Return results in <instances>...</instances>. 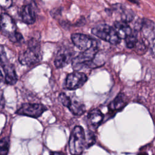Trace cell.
<instances>
[{
    "label": "cell",
    "mask_w": 155,
    "mask_h": 155,
    "mask_svg": "<svg viewBox=\"0 0 155 155\" xmlns=\"http://www.w3.org/2000/svg\"><path fill=\"white\" fill-rule=\"evenodd\" d=\"M28 44V48L19 56V62L25 65L35 64L41 59L39 43L36 41L31 39Z\"/></svg>",
    "instance_id": "3957f363"
},
{
    "label": "cell",
    "mask_w": 155,
    "mask_h": 155,
    "mask_svg": "<svg viewBox=\"0 0 155 155\" xmlns=\"http://www.w3.org/2000/svg\"><path fill=\"white\" fill-rule=\"evenodd\" d=\"M74 51L71 48L63 47L58 51L55 59L54 65L56 68H60L66 66L73 59Z\"/></svg>",
    "instance_id": "ba28073f"
},
{
    "label": "cell",
    "mask_w": 155,
    "mask_h": 155,
    "mask_svg": "<svg viewBox=\"0 0 155 155\" xmlns=\"http://www.w3.org/2000/svg\"><path fill=\"white\" fill-rule=\"evenodd\" d=\"M69 150L72 155H81L85 148V131L81 126H76L71 133Z\"/></svg>",
    "instance_id": "7a4b0ae2"
},
{
    "label": "cell",
    "mask_w": 155,
    "mask_h": 155,
    "mask_svg": "<svg viewBox=\"0 0 155 155\" xmlns=\"http://www.w3.org/2000/svg\"><path fill=\"white\" fill-rule=\"evenodd\" d=\"M9 150V141L7 137L0 140V155H7Z\"/></svg>",
    "instance_id": "ac0fdd59"
},
{
    "label": "cell",
    "mask_w": 155,
    "mask_h": 155,
    "mask_svg": "<svg viewBox=\"0 0 155 155\" xmlns=\"http://www.w3.org/2000/svg\"><path fill=\"white\" fill-rule=\"evenodd\" d=\"M47 108L41 104H24L16 111V113L34 118H37L42 115Z\"/></svg>",
    "instance_id": "5b68a950"
},
{
    "label": "cell",
    "mask_w": 155,
    "mask_h": 155,
    "mask_svg": "<svg viewBox=\"0 0 155 155\" xmlns=\"http://www.w3.org/2000/svg\"><path fill=\"white\" fill-rule=\"evenodd\" d=\"M5 82L9 85H14L17 82V76L15 68L12 65H4Z\"/></svg>",
    "instance_id": "4fadbf2b"
},
{
    "label": "cell",
    "mask_w": 155,
    "mask_h": 155,
    "mask_svg": "<svg viewBox=\"0 0 155 155\" xmlns=\"http://www.w3.org/2000/svg\"><path fill=\"white\" fill-rule=\"evenodd\" d=\"M113 7L114 10L120 13L122 21L127 23L131 21L134 18V12L130 9L125 8L122 4H115L113 5Z\"/></svg>",
    "instance_id": "7c38bea8"
},
{
    "label": "cell",
    "mask_w": 155,
    "mask_h": 155,
    "mask_svg": "<svg viewBox=\"0 0 155 155\" xmlns=\"http://www.w3.org/2000/svg\"><path fill=\"white\" fill-rule=\"evenodd\" d=\"M21 15L22 21L27 24H32L35 21V12L31 4L24 5L22 7Z\"/></svg>",
    "instance_id": "30bf717a"
},
{
    "label": "cell",
    "mask_w": 155,
    "mask_h": 155,
    "mask_svg": "<svg viewBox=\"0 0 155 155\" xmlns=\"http://www.w3.org/2000/svg\"><path fill=\"white\" fill-rule=\"evenodd\" d=\"M139 155H146V153H144V154H140Z\"/></svg>",
    "instance_id": "f1b7e54d"
},
{
    "label": "cell",
    "mask_w": 155,
    "mask_h": 155,
    "mask_svg": "<svg viewBox=\"0 0 155 155\" xmlns=\"http://www.w3.org/2000/svg\"><path fill=\"white\" fill-rule=\"evenodd\" d=\"M125 39L126 45L129 48H134L137 41V35L135 33H132L129 36H128Z\"/></svg>",
    "instance_id": "d6986e66"
},
{
    "label": "cell",
    "mask_w": 155,
    "mask_h": 155,
    "mask_svg": "<svg viewBox=\"0 0 155 155\" xmlns=\"http://www.w3.org/2000/svg\"><path fill=\"white\" fill-rule=\"evenodd\" d=\"M128 1L131 2H132V3H133V4H139L137 0H128Z\"/></svg>",
    "instance_id": "484cf974"
},
{
    "label": "cell",
    "mask_w": 155,
    "mask_h": 155,
    "mask_svg": "<svg viewBox=\"0 0 155 155\" xmlns=\"http://www.w3.org/2000/svg\"><path fill=\"white\" fill-rule=\"evenodd\" d=\"M67 108L74 115H81L85 111V105L75 100H71V102Z\"/></svg>",
    "instance_id": "2e32d148"
},
{
    "label": "cell",
    "mask_w": 155,
    "mask_h": 155,
    "mask_svg": "<svg viewBox=\"0 0 155 155\" xmlns=\"http://www.w3.org/2000/svg\"><path fill=\"white\" fill-rule=\"evenodd\" d=\"M12 0H0V7L3 8H8L12 6Z\"/></svg>",
    "instance_id": "7402d4cb"
},
{
    "label": "cell",
    "mask_w": 155,
    "mask_h": 155,
    "mask_svg": "<svg viewBox=\"0 0 155 155\" xmlns=\"http://www.w3.org/2000/svg\"><path fill=\"white\" fill-rule=\"evenodd\" d=\"M24 1L26 3V4H31L33 0H24Z\"/></svg>",
    "instance_id": "4316f807"
},
{
    "label": "cell",
    "mask_w": 155,
    "mask_h": 155,
    "mask_svg": "<svg viewBox=\"0 0 155 155\" xmlns=\"http://www.w3.org/2000/svg\"><path fill=\"white\" fill-rule=\"evenodd\" d=\"M0 28L2 34L8 38L16 31V27L13 19L7 13H2L1 15Z\"/></svg>",
    "instance_id": "9c48e42d"
},
{
    "label": "cell",
    "mask_w": 155,
    "mask_h": 155,
    "mask_svg": "<svg viewBox=\"0 0 155 155\" xmlns=\"http://www.w3.org/2000/svg\"><path fill=\"white\" fill-rule=\"evenodd\" d=\"M87 81V76L85 73L76 71L67 75L65 85L68 90H75L82 87Z\"/></svg>",
    "instance_id": "8992f818"
},
{
    "label": "cell",
    "mask_w": 155,
    "mask_h": 155,
    "mask_svg": "<svg viewBox=\"0 0 155 155\" xmlns=\"http://www.w3.org/2000/svg\"><path fill=\"white\" fill-rule=\"evenodd\" d=\"M5 59H6V56H5L4 48L2 45H0V62H4Z\"/></svg>",
    "instance_id": "603a6c76"
},
{
    "label": "cell",
    "mask_w": 155,
    "mask_h": 155,
    "mask_svg": "<svg viewBox=\"0 0 155 155\" xmlns=\"http://www.w3.org/2000/svg\"><path fill=\"white\" fill-rule=\"evenodd\" d=\"M85 137L86 148H88L92 146L96 142V137L92 131H88L86 133H85Z\"/></svg>",
    "instance_id": "e0dca14e"
},
{
    "label": "cell",
    "mask_w": 155,
    "mask_h": 155,
    "mask_svg": "<svg viewBox=\"0 0 155 155\" xmlns=\"http://www.w3.org/2000/svg\"><path fill=\"white\" fill-rule=\"evenodd\" d=\"M87 119L93 126L97 127L103 120L104 114L99 109H93L88 113Z\"/></svg>",
    "instance_id": "9a60e30c"
},
{
    "label": "cell",
    "mask_w": 155,
    "mask_h": 155,
    "mask_svg": "<svg viewBox=\"0 0 155 155\" xmlns=\"http://www.w3.org/2000/svg\"><path fill=\"white\" fill-rule=\"evenodd\" d=\"M114 29L119 37L120 39H125L131 33L132 30L130 27L123 21H116L114 23Z\"/></svg>",
    "instance_id": "8fae6325"
},
{
    "label": "cell",
    "mask_w": 155,
    "mask_h": 155,
    "mask_svg": "<svg viewBox=\"0 0 155 155\" xmlns=\"http://www.w3.org/2000/svg\"><path fill=\"white\" fill-rule=\"evenodd\" d=\"M10 39V40L15 43L16 42H20L22 41H23V37L22 36V35L20 33L18 32H15L13 35H12L11 36H10L8 38Z\"/></svg>",
    "instance_id": "44dd1931"
},
{
    "label": "cell",
    "mask_w": 155,
    "mask_h": 155,
    "mask_svg": "<svg viewBox=\"0 0 155 155\" xmlns=\"http://www.w3.org/2000/svg\"><path fill=\"white\" fill-rule=\"evenodd\" d=\"M51 155H67V154L62 152H53L51 153Z\"/></svg>",
    "instance_id": "d4e9b609"
},
{
    "label": "cell",
    "mask_w": 155,
    "mask_h": 155,
    "mask_svg": "<svg viewBox=\"0 0 155 155\" xmlns=\"http://www.w3.org/2000/svg\"><path fill=\"white\" fill-rule=\"evenodd\" d=\"M74 45L81 50L84 51L93 45H97V41L88 35L81 33H74L71 36Z\"/></svg>",
    "instance_id": "52a82bcc"
},
{
    "label": "cell",
    "mask_w": 155,
    "mask_h": 155,
    "mask_svg": "<svg viewBox=\"0 0 155 155\" xmlns=\"http://www.w3.org/2000/svg\"><path fill=\"white\" fill-rule=\"evenodd\" d=\"M59 100L62 103L63 105L66 107H68L71 102V98L68 96L65 93H61L59 96Z\"/></svg>",
    "instance_id": "ffe728a7"
},
{
    "label": "cell",
    "mask_w": 155,
    "mask_h": 155,
    "mask_svg": "<svg viewBox=\"0 0 155 155\" xmlns=\"http://www.w3.org/2000/svg\"><path fill=\"white\" fill-rule=\"evenodd\" d=\"M4 105V99L3 96V91L0 90V109L2 108Z\"/></svg>",
    "instance_id": "cb8c5ba5"
},
{
    "label": "cell",
    "mask_w": 155,
    "mask_h": 155,
    "mask_svg": "<svg viewBox=\"0 0 155 155\" xmlns=\"http://www.w3.org/2000/svg\"><path fill=\"white\" fill-rule=\"evenodd\" d=\"M127 104V97L123 93H119L109 105V110L117 111L122 109Z\"/></svg>",
    "instance_id": "5bb4252c"
},
{
    "label": "cell",
    "mask_w": 155,
    "mask_h": 155,
    "mask_svg": "<svg viewBox=\"0 0 155 155\" xmlns=\"http://www.w3.org/2000/svg\"><path fill=\"white\" fill-rule=\"evenodd\" d=\"M91 33L97 38L112 44H117L120 39L114 28L107 24H100L91 30Z\"/></svg>",
    "instance_id": "277c9868"
},
{
    "label": "cell",
    "mask_w": 155,
    "mask_h": 155,
    "mask_svg": "<svg viewBox=\"0 0 155 155\" xmlns=\"http://www.w3.org/2000/svg\"><path fill=\"white\" fill-rule=\"evenodd\" d=\"M2 78H3V76H2V73H1V71L0 70V82L2 81Z\"/></svg>",
    "instance_id": "83f0119b"
},
{
    "label": "cell",
    "mask_w": 155,
    "mask_h": 155,
    "mask_svg": "<svg viewBox=\"0 0 155 155\" xmlns=\"http://www.w3.org/2000/svg\"><path fill=\"white\" fill-rule=\"evenodd\" d=\"M98 51L97 45L82 51L79 54L72 59V67L76 71L85 67H95L94 59Z\"/></svg>",
    "instance_id": "6da1fadb"
}]
</instances>
